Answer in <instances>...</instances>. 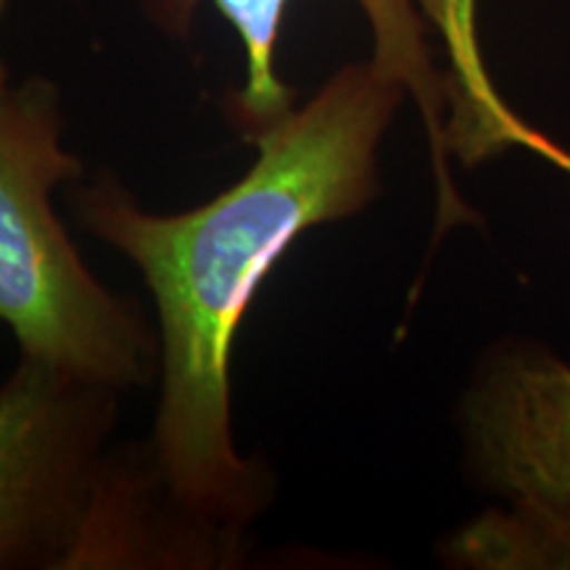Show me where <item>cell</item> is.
I'll use <instances>...</instances> for the list:
<instances>
[{
    "mask_svg": "<svg viewBox=\"0 0 570 570\" xmlns=\"http://www.w3.org/2000/svg\"><path fill=\"white\" fill-rule=\"evenodd\" d=\"M122 391L19 354L0 383V570H63Z\"/></svg>",
    "mask_w": 570,
    "mask_h": 570,
    "instance_id": "3",
    "label": "cell"
},
{
    "mask_svg": "<svg viewBox=\"0 0 570 570\" xmlns=\"http://www.w3.org/2000/svg\"><path fill=\"white\" fill-rule=\"evenodd\" d=\"M6 6H9V0H0V17H3ZM9 82H11V75H9V69H6L3 59H0V88H6Z\"/></svg>",
    "mask_w": 570,
    "mask_h": 570,
    "instance_id": "7",
    "label": "cell"
},
{
    "mask_svg": "<svg viewBox=\"0 0 570 570\" xmlns=\"http://www.w3.org/2000/svg\"><path fill=\"white\" fill-rule=\"evenodd\" d=\"M63 135L59 85L0 88V323L19 354L132 394L159 377V336L92 275L56 212V190L85 180Z\"/></svg>",
    "mask_w": 570,
    "mask_h": 570,
    "instance_id": "2",
    "label": "cell"
},
{
    "mask_svg": "<svg viewBox=\"0 0 570 570\" xmlns=\"http://www.w3.org/2000/svg\"><path fill=\"white\" fill-rule=\"evenodd\" d=\"M508 148H525V151L541 156L544 161L570 175V148L523 122L502 101L497 88H491L483 92V98L470 114L465 138L460 146V164L462 167H479L483 161L502 156Z\"/></svg>",
    "mask_w": 570,
    "mask_h": 570,
    "instance_id": "6",
    "label": "cell"
},
{
    "mask_svg": "<svg viewBox=\"0 0 570 570\" xmlns=\"http://www.w3.org/2000/svg\"><path fill=\"white\" fill-rule=\"evenodd\" d=\"M140 13L164 38L188 40L196 13L204 3L223 17L238 35L246 59V80L225 92L223 114L240 140L254 138L298 104L296 90L277 75V40L291 0H138ZM370 24L373 53L370 61L383 75L404 85L423 119L436 183V225L433 248L454 227H479V212L454 185L446 151L449 82L433 61L428 46L425 13L420 0H356Z\"/></svg>",
    "mask_w": 570,
    "mask_h": 570,
    "instance_id": "4",
    "label": "cell"
},
{
    "mask_svg": "<svg viewBox=\"0 0 570 570\" xmlns=\"http://www.w3.org/2000/svg\"><path fill=\"white\" fill-rule=\"evenodd\" d=\"M404 85L373 61L333 71L254 138L256 159L223 194L151 212L104 169L71 185L75 219L138 269L156 309L159 402L151 441L175 489L214 518L254 525L277 497L275 470L233 431V348L256 294L296 240L381 198V148Z\"/></svg>",
    "mask_w": 570,
    "mask_h": 570,
    "instance_id": "1",
    "label": "cell"
},
{
    "mask_svg": "<svg viewBox=\"0 0 570 570\" xmlns=\"http://www.w3.org/2000/svg\"><path fill=\"white\" fill-rule=\"evenodd\" d=\"M252 525L214 518L169 481L151 436L109 449L63 570H244Z\"/></svg>",
    "mask_w": 570,
    "mask_h": 570,
    "instance_id": "5",
    "label": "cell"
}]
</instances>
